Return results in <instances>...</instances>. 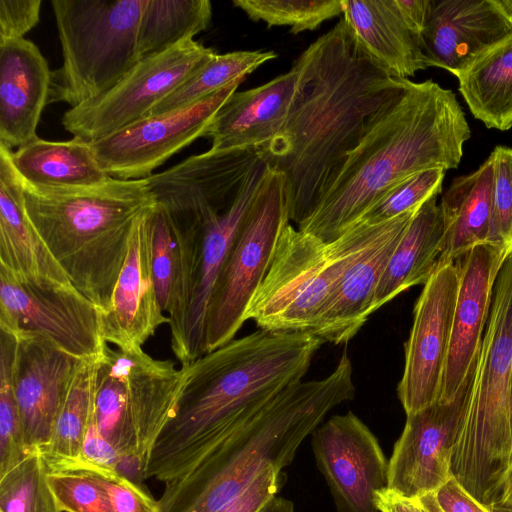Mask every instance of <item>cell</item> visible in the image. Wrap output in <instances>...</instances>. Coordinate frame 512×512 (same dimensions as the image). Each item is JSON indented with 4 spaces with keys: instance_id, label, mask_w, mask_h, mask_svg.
<instances>
[{
    "instance_id": "cell-1",
    "label": "cell",
    "mask_w": 512,
    "mask_h": 512,
    "mask_svg": "<svg viewBox=\"0 0 512 512\" xmlns=\"http://www.w3.org/2000/svg\"><path fill=\"white\" fill-rule=\"evenodd\" d=\"M295 92L278 133L256 149L285 181L289 219L299 225L313 211L370 116L400 87L364 54L343 20L295 60Z\"/></svg>"
},
{
    "instance_id": "cell-2",
    "label": "cell",
    "mask_w": 512,
    "mask_h": 512,
    "mask_svg": "<svg viewBox=\"0 0 512 512\" xmlns=\"http://www.w3.org/2000/svg\"><path fill=\"white\" fill-rule=\"evenodd\" d=\"M324 342L308 332L259 329L183 369L176 407L151 450L143 479L167 482L304 378Z\"/></svg>"
},
{
    "instance_id": "cell-3",
    "label": "cell",
    "mask_w": 512,
    "mask_h": 512,
    "mask_svg": "<svg viewBox=\"0 0 512 512\" xmlns=\"http://www.w3.org/2000/svg\"><path fill=\"white\" fill-rule=\"evenodd\" d=\"M470 137L451 90L432 80L402 79L297 228L325 242L337 239L402 180L431 168H457Z\"/></svg>"
},
{
    "instance_id": "cell-4",
    "label": "cell",
    "mask_w": 512,
    "mask_h": 512,
    "mask_svg": "<svg viewBox=\"0 0 512 512\" xmlns=\"http://www.w3.org/2000/svg\"><path fill=\"white\" fill-rule=\"evenodd\" d=\"M351 360L344 352L326 377L300 381L213 448L164 483L153 512H219L265 470H283L336 406L354 398Z\"/></svg>"
},
{
    "instance_id": "cell-5",
    "label": "cell",
    "mask_w": 512,
    "mask_h": 512,
    "mask_svg": "<svg viewBox=\"0 0 512 512\" xmlns=\"http://www.w3.org/2000/svg\"><path fill=\"white\" fill-rule=\"evenodd\" d=\"M22 184L29 221L72 286L106 313L134 223L155 203L147 179L67 190Z\"/></svg>"
},
{
    "instance_id": "cell-6",
    "label": "cell",
    "mask_w": 512,
    "mask_h": 512,
    "mask_svg": "<svg viewBox=\"0 0 512 512\" xmlns=\"http://www.w3.org/2000/svg\"><path fill=\"white\" fill-rule=\"evenodd\" d=\"M512 249L497 275L473 380L451 458V474L490 510L512 463Z\"/></svg>"
},
{
    "instance_id": "cell-7",
    "label": "cell",
    "mask_w": 512,
    "mask_h": 512,
    "mask_svg": "<svg viewBox=\"0 0 512 512\" xmlns=\"http://www.w3.org/2000/svg\"><path fill=\"white\" fill-rule=\"evenodd\" d=\"M419 208L382 223L358 222L330 242L288 223L248 306L246 321L253 320L266 331L310 333L343 274L406 227Z\"/></svg>"
},
{
    "instance_id": "cell-8",
    "label": "cell",
    "mask_w": 512,
    "mask_h": 512,
    "mask_svg": "<svg viewBox=\"0 0 512 512\" xmlns=\"http://www.w3.org/2000/svg\"><path fill=\"white\" fill-rule=\"evenodd\" d=\"M183 369L151 357L142 348L112 349L97 359L93 418L99 432L118 450L120 471L140 480L153 445L172 417Z\"/></svg>"
},
{
    "instance_id": "cell-9",
    "label": "cell",
    "mask_w": 512,
    "mask_h": 512,
    "mask_svg": "<svg viewBox=\"0 0 512 512\" xmlns=\"http://www.w3.org/2000/svg\"><path fill=\"white\" fill-rule=\"evenodd\" d=\"M145 0H52L63 62L49 102L74 108L110 90L139 61Z\"/></svg>"
},
{
    "instance_id": "cell-10",
    "label": "cell",
    "mask_w": 512,
    "mask_h": 512,
    "mask_svg": "<svg viewBox=\"0 0 512 512\" xmlns=\"http://www.w3.org/2000/svg\"><path fill=\"white\" fill-rule=\"evenodd\" d=\"M268 169L260 158L225 209L198 219L171 218L179 238L181 276L168 317L171 348L181 367L205 354V320L212 290Z\"/></svg>"
},
{
    "instance_id": "cell-11",
    "label": "cell",
    "mask_w": 512,
    "mask_h": 512,
    "mask_svg": "<svg viewBox=\"0 0 512 512\" xmlns=\"http://www.w3.org/2000/svg\"><path fill=\"white\" fill-rule=\"evenodd\" d=\"M288 223L284 178L269 168L212 290L205 320V354L235 339L246 322L248 306L269 269L280 234Z\"/></svg>"
},
{
    "instance_id": "cell-12",
    "label": "cell",
    "mask_w": 512,
    "mask_h": 512,
    "mask_svg": "<svg viewBox=\"0 0 512 512\" xmlns=\"http://www.w3.org/2000/svg\"><path fill=\"white\" fill-rule=\"evenodd\" d=\"M0 330L15 338L40 334L85 360L106 345L101 311L72 284L33 280L0 266Z\"/></svg>"
},
{
    "instance_id": "cell-13",
    "label": "cell",
    "mask_w": 512,
    "mask_h": 512,
    "mask_svg": "<svg viewBox=\"0 0 512 512\" xmlns=\"http://www.w3.org/2000/svg\"><path fill=\"white\" fill-rule=\"evenodd\" d=\"M216 52L193 39L140 60L110 90L67 110L62 125L86 142L104 138L150 111Z\"/></svg>"
},
{
    "instance_id": "cell-14",
    "label": "cell",
    "mask_w": 512,
    "mask_h": 512,
    "mask_svg": "<svg viewBox=\"0 0 512 512\" xmlns=\"http://www.w3.org/2000/svg\"><path fill=\"white\" fill-rule=\"evenodd\" d=\"M241 77L185 108L147 116L90 143L101 168L121 180L145 179L168 158L204 136Z\"/></svg>"
},
{
    "instance_id": "cell-15",
    "label": "cell",
    "mask_w": 512,
    "mask_h": 512,
    "mask_svg": "<svg viewBox=\"0 0 512 512\" xmlns=\"http://www.w3.org/2000/svg\"><path fill=\"white\" fill-rule=\"evenodd\" d=\"M458 290V269L454 262L448 263L434 271L415 303L397 386L406 415L440 399Z\"/></svg>"
},
{
    "instance_id": "cell-16",
    "label": "cell",
    "mask_w": 512,
    "mask_h": 512,
    "mask_svg": "<svg viewBox=\"0 0 512 512\" xmlns=\"http://www.w3.org/2000/svg\"><path fill=\"white\" fill-rule=\"evenodd\" d=\"M316 465L337 512H379L376 491L388 484V461L378 439L351 411L334 415L313 432Z\"/></svg>"
},
{
    "instance_id": "cell-17",
    "label": "cell",
    "mask_w": 512,
    "mask_h": 512,
    "mask_svg": "<svg viewBox=\"0 0 512 512\" xmlns=\"http://www.w3.org/2000/svg\"><path fill=\"white\" fill-rule=\"evenodd\" d=\"M475 367V365H474ZM474 368L451 402L406 415L388 460L387 487L405 497L436 492L451 477V458L467 404Z\"/></svg>"
},
{
    "instance_id": "cell-18",
    "label": "cell",
    "mask_w": 512,
    "mask_h": 512,
    "mask_svg": "<svg viewBox=\"0 0 512 512\" xmlns=\"http://www.w3.org/2000/svg\"><path fill=\"white\" fill-rule=\"evenodd\" d=\"M16 339L13 385L24 439L30 453H42L82 359L40 334Z\"/></svg>"
},
{
    "instance_id": "cell-19",
    "label": "cell",
    "mask_w": 512,
    "mask_h": 512,
    "mask_svg": "<svg viewBox=\"0 0 512 512\" xmlns=\"http://www.w3.org/2000/svg\"><path fill=\"white\" fill-rule=\"evenodd\" d=\"M260 156L256 149L208 150L146 178L154 201L175 219L225 209Z\"/></svg>"
},
{
    "instance_id": "cell-20",
    "label": "cell",
    "mask_w": 512,
    "mask_h": 512,
    "mask_svg": "<svg viewBox=\"0 0 512 512\" xmlns=\"http://www.w3.org/2000/svg\"><path fill=\"white\" fill-rule=\"evenodd\" d=\"M512 248L479 244L458 257L459 290L439 402H451L475 365L499 270Z\"/></svg>"
},
{
    "instance_id": "cell-21",
    "label": "cell",
    "mask_w": 512,
    "mask_h": 512,
    "mask_svg": "<svg viewBox=\"0 0 512 512\" xmlns=\"http://www.w3.org/2000/svg\"><path fill=\"white\" fill-rule=\"evenodd\" d=\"M512 34V0H431L422 34L428 67L456 77Z\"/></svg>"
},
{
    "instance_id": "cell-22",
    "label": "cell",
    "mask_w": 512,
    "mask_h": 512,
    "mask_svg": "<svg viewBox=\"0 0 512 512\" xmlns=\"http://www.w3.org/2000/svg\"><path fill=\"white\" fill-rule=\"evenodd\" d=\"M146 211L134 223L111 306L106 313L101 314L105 342L120 349L142 348L159 326L170 323L159 302L152 275Z\"/></svg>"
},
{
    "instance_id": "cell-23",
    "label": "cell",
    "mask_w": 512,
    "mask_h": 512,
    "mask_svg": "<svg viewBox=\"0 0 512 512\" xmlns=\"http://www.w3.org/2000/svg\"><path fill=\"white\" fill-rule=\"evenodd\" d=\"M52 71L31 41L0 40V143L12 149L38 138Z\"/></svg>"
},
{
    "instance_id": "cell-24",
    "label": "cell",
    "mask_w": 512,
    "mask_h": 512,
    "mask_svg": "<svg viewBox=\"0 0 512 512\" xmlns=\"http://www.w3.org/2000/svg\"><path fill=\"white\" fill-rule=\"evenodd\" d=\"M297 71L292 68L269 82L234 92L220 108L204 136L212 151L258 149L282 127L295 92Z\"/></svg>"
},
{
    "instance_id": "cell-25",
    "label": "cell",
    "mask_w": 512,
    "mask_h": 512,
    "mask_svg": "<svg viewBox=\"0 0 512 512\" xmlns=\"http://www.w3.org/2000/svg\"><path fill=\"white\" fill-rule=\"evenodd\" d=\"M342 20L354 42L392 77L408 79L428 67L421 39L395 0H342Z\"/></svg>"
},
{
    "instance_id": "cell-26",
    "label": "cell",
    "mask_w": 512,
    "mask_h": 512,
    "mask_svg": "<svg viewBox=\"0 0 512 512\" xmlns=\"http://www.w3.org/2000/svg\"><path fill=\"white\" fill-rule=\"evenodd\" d=\"M10 151L0 143V266L25 278L71 284L27 217Z\"/></svg>"
},
{
    "instance_id": "cell-27",
    "label": "cell",
    "mask_w": 512,
    "mask_h": 512,
    "mask_svg": "<svg viewBox=\"0 0 512 512\" xmlns=\"http://www.w3.org/2000/svg\"><path fill=\"white\" fill-rule=\"evenodd\" d=\"M407 226L389 236L343 274L310 333L324 343L338 345L349 342L359 332L373 313L377 285Z\"/></svg>"
},
{
    "instance_id": "cell-28",
    "label": "cell",
    "mask_w": 512,
    "mask_h": 512,
    "mask_svg": "<svg viewBox=\"0 0 512 512\" xmlns=\"http://www.w3.org/2000/svg\"><path fill=\"white\" fill-rule=\"evenodd\" d=\"M492 190L493 164L488 157L474 172L455 178L443 193L439 207L444 240L437 268L492 241Z\"/></svg>"
},
{
    "instance_id": "cell-29",
    "label": "cell",
    "mask_w": 512,
    "mask_h": 512,
    "mask_svg": "<svg viewBox=\"0 0 512 512\" xmlns=\"http://www.w3.org/2000/svg\"><path fill=\"white\" fill-rule=\"evenodd\" d=\"M444 222L437 196L418 209L395 247L377 285L373 313L407 289L425 284L437 268Z\"/></svg>"
},
{
    "instance_id": "cell-30",
    "label": "cell",
    "mask_w": 512,
    "mask_h": 512,
    "mask_svg": "<svg viewBox=\"0 0 512 512\" xmlns=\"http://www.w3.org/2000/svg\"><path fill=\"white\" fill-rule=\"evenodd\" d=\"M20 178L40 189H86L105 184L109 176L99 165L90 143L73 137L47 141L39 137L10 151Z\"/></svg>"
},
{
    "instance_id": "cell-31",
    "label": "cell",
    "mask_w": 512,
    "mask_h": 512,
    "mask_svg": "<svg viewBox=\"0 0 512 512\" xmlns=\"http://www.w3.org/2000/svg\"><path fill=\"white\" fill-rule=\"evenodd\" d=\"M459 92L487 128H512V34L476 58L458 76Z\"/></svg>"
},
{
    "instance_id": "cell-32",
    "label": "cell",
    "mask_w": 512,
    "mask_h": 512,
    "mask_svg": "<svg viewBox=\"0 0 512 512\" xmlns=\"http://www.w3.org/2000/svg\"><path fill=\"white\" fill-rule=\"evenodd\" d=\"M211 17L209 0H145L138 26L140 60L193 39Z\"/></svg>"
},
{
    "instance_id": "cell-33",
    "label": "cell",
    "mask_w": 512,
    "mask_h": 512,
    "mask_svg": "<svg viewBox=\"0 0 512 512\" xmlns=\"http://www.w3.org/2000/svg\"><path fill=\"white\" fill-rule=\"evenodd\" d=\"M98 357L81 361L57 417L51 441L41 453L49 471L61 470L80 458L93 411Z\"/></svg>"
},
{
    "instance_id": "cell-34",
    "label": "cell",
    "mask_w": 512,
    "mask_h": 512,
    "mask_svg": "<svg viewBox=\"0 0 512 512\" xmlns=\"http://www.w3.org/2000/svg\"><path fill=\"white\" fill-rule=\"evenodd\" d=\"M277 57L274 51H234L215 54L170 94L162 99L148 116L159 115L190 106L246 77L263 63Z\"/></svg>"
},
{
    "instance_id": "cell-35",
    "label": "cell",
    "mask_w": 512,
    "mask_h": 512,
    "mask_svg": "<svg viewBox=\"0 0 512 512\" xmlns=\"http://www.w3.org/2000/svg\"><path fill=\"white\" fill-rule=\"evenodd\" d=\"M145 221L152 275L159 302L168 316L181 276L178 233L167 210L156 202L147 209Z\"/></svg>"
},
{
    "instance_id": "cell-36",
    "label": "cell",
    "mask_w": 512,
    "mask_h": 512,
    "mask_svg": "<svg viewBox=\"0 0 512 512\" xmlns=\"http://www.w3.org/2000/svg\"><path fill=\"white\" fill-rule=\"evenodd\" d=\"M17 339L0 330V477L31 453L25 443L13 385V362Z\"/></svg>"
},
{
    "instance_id": "cell-37",
    "label": "cell",
    "mask_w": 512,
    "mask_h": 512,
    "mask_svg": "<svg viewBox=\"0 0 512 512\" xmlns=\"http://www.w3.org/2000/svg\"><path fill=\"white\" fill-rule=\"evenodd\" d=\"M48 472L37 451L0 477V512H61L48 484Z\"/></svg>"
},
{
    "instance_id": "cell-38",
    "label": "cell",
    "mask_w": 512,
    "mask_h": 512,
    "mask_svg": "<svg viewBox=\"0 0 512 512\" xmlns=\"http://www.w3.org/2000/svg\"><path fill=\"white\" fill-rule=\"evenodd\" d=\"M250 19L269 27L288 26L292 34L311 31L324 21L342 15V0H234Z\"/></svg>"
},
{
    "instance_id": "cell-39",
    "label": "cell",
    "mask_w": 512,
    "mask_h": 512,
    "mask_svg": "<svg viewBox=\"0 0 512 512\" xmlns=\"http://www.w3.org/2000/svg\"><path fill=\"white\" fill-rule=\"evenodd\" d=\"M445 172L442 168H431L402 180L387 191L358 222L382 223L419 208L441 193Z\"/></svg>"
},
{
    "instance_id": "cell-40",
    "label": "cell",
    "mask_w": 512,
    "mask_h": 512,
    "mask_svg": "<svg viewBox=\"0 0 512 512\" xmlns=\"http://www.w3.org/2000/svg\"><path fill=\"white\" fill-rule=\"evenodd\" d=\"M47 480L61 512H114L108 491L93 472L49 471Z\"/></svg>"
},
{
    "instance_id": "cell-41",
    "label": "cell",
    "mask_w": 512,
    "mask_h": 512,
    "mask_svg": "<svg viewBox=\"0 0 512 512\" xmlns=\"http://www.w3.org/2000/svg\"><path fill=\"white\" fill-rule=\"evenodd\" d=\"M489 157L493 164L492 241L512 248V148L497 146Z\"/></svg>"
},
{
    "instance_id": "cell-42",
    "label": "cell",
    "mask_w": 512,
    "mask_h": 512,
    "mask_svg": "<svg viewBox=\"0 0 512 512\" xmlns=\"http://www.w3.org/2000/svg\"><path fill=\"white\" fill-rule=\"evenodd\" d=\"M95 473V472H93ZM99 476L109 493L114 512H153L156 500L141 486L121 473Z\"/></svg>"
},
{
    "instance_id": "cell-43",
    "label": "cell",
    "mask_w": 512,
    "mask_h": 512,
    "mask_svg": "<svg viewBox=\"0 0 512 512\" xmlns=\"http://www.w3.org/2000/svg\"><path fill=\"white\" fill-rule=\"evenodd\" d=\"M41 0H0V40L24 38L40 20Z\"/></svg>"
},
{
    "instance_id": "cell-44",
    "label": "cell",
    "mask_w": 512,
    "mask_h": 512,
    "mask_svg": "<svg viewBox=\"0 0 512 512\" xmlns=\"http://www.w3.org/2000/svg\"><path fill=\"white\" fill-rule=\"evenodd\" d=\"M286 481L283 470H265L241 495L219 512H258L276 496Z\"/></svg>"
},
{
    "instance_id": "cell-45",
    "label": "cell",
    "mask_w": 512,
    "mask_h": 512,
    "mask_svg": "<svg viewBox=\"0 0 512 512\" xmlns=\"http://www.w3.org/2000/svg\"><path fill=\"white\" fill-rule=\"evenodd\" d=\"M435 497L443 512H492L470 495L454 477L435 492Z\"/></svg>"
},
{
    "instance_id": "cell-46",
    "label": "cell",
    "mask_w": 512,
    "mask_h": 512,
    "mask_svg": "<svg viewBox=\"0 0 512 512\" xmlns=\"http://www.w3.org/2000/svg\"><path fill=\"white\" fill-rule=\"evenodd\" d=\"M375 504L379 512H427L419 497H405L388 487L376 491Z\"/></svg>"
},
{
    "instance_id": "cell-47",
    "label": "cell",
    "mask_w": 512,
    "mask_h": 512,
    "mask_svg": "<svg viewBox=\"0 0 512 512\" xmlns=\"http://www.w3.org/2000/svg\"><path fill=\"white\" fill-rule=\"evenodd\" d=\"M404 21L422 41L430 12L431 0H395Z\"/></svg>"
},
{
    "instance_id": "cell-48",
    "label": "cell",
    "mask_w": 512,
    "mask_h": 512,
    "mask_svg": "<svg viewBox=\"0 0 512 512\" xmlns=\"http://www.w3.org/2000/svg\"><path fill=\"white\" fill-rule=\"evenodd\" d=\"M493 507L512 511V463L505 473L498 498Z\"/></svg>"
},
{
    "instance_id": "cell-49",
    "label": "cell",
    "mask_w": 512,
    "mask_h": 512,
    "mask_svg": "<svg viewBox=\"0 0 512 512\" xmlns=\"http://www.w3.org/2000/svg\"><path fill=\"white\" fill-rule=\"evenodd\" d=\"M258 512H295V507L291 500L276 495L265 503Z\"/></svg>"
},
{
    "instance_id": "cell-50",
    "label": "cell",
    "mask_w": 512,
    "mask_h": 512,
    "mask_svg": "<svg viewBox=\"0 0 512 512\" xmlns=\"http://www.w3.org/2000/svg\"><path fill=\"white\" fill-rule=\"evenodd\" d=\"M419 499L427 512H443L436 500L435 492L423 495Z\"/></svg>"
},
{
    "instance_id": "cell-51",
    "label": "cell",
    "mask_w": 512,
    "mask_h": 512,
    "mask_svg": "<svg viewBox=\"0 0 512 512\" xmlns=\"http://www.w3.org/2000/svg\"><path fill=\"white\" fill-rule=\"evenodd\" d=\"M510 424L512 433V380H511V391H510Z\"/></svg>"
},
{
    "instance_id": "cell-52",
    "label": "cell",
    "mask_w": 512,
    "mask_h": 512,
    "mask_svg": "<svg viewBox=\"0 0 512 512\" xmlns=\"http://www.w3.org/2000/svg\"><path fill=\"white\" fill-rule=\"evenodd\" d=\"M491 511L492 512H512V511L504 510V509L497 508V507H493Z\"/></svg>"
}]
</instances>
